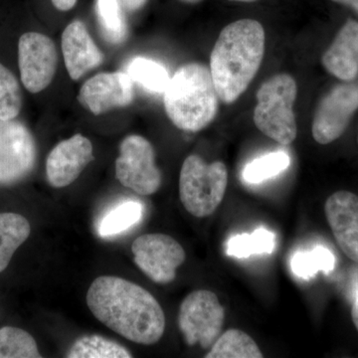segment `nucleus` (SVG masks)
Segmentation results:
<instances>
[{
  "label": "nucleus",
  "instance_id": "obj_14",
  "mask_svg": "<svg viewBox=\"0 0 358 358\" xmlns=\"http://www.w3.org/2000/svg\"><path fill=\"white\" fill-rule=\"evenodd\" d=\"M327 222L338 246L348 258L358 263V196L338 192L324 205Z\"/></svg>",
  "mask_w": 358,
  "mask_h": 358
},
{
  "label": "nucleus",
  "instance_id": "obj_27",
  "mask_svg": "<svg viewBox=\"0 0 358 358\" xmlns=\"http://www.w3.org/2000/svg\"><path fill=\"white\" fill-rule=\"evenodd\" d=\"M22 106V94L15 76L0 63V120H14Z\"/></svg>",
  "mask_w": 358,
  "mask_h": 358
},
{
  "label": "nucleus",
  "instance_id": "obj_23",
  "mask_svg": "<svg viewBox=\"0 0 358 358\" xmlns=\"http://www.w3.org/2000/svg\"><path fill=\"white\" fill-rule=\"evenodd\" d=\"M294 274L301 279L310 280L320 271L329 273L336 266V257L324 246H317L310 251H299L291 261Z\"/></svg>",
  "mask_w": 358,
  "mask_h": 358
},
{
  "label": "nucleus",
  "instance_id": "obj_29",
  "mask_svg": "<svg viewBox=\"0 0 358 358\" xmlns=\"http://www.w3.org/2000/svg\"><path fill=\"white\" fill-rule=\"evenodd\" d=\"M51 1L54 7L60 11L71 10L77 3V0H51Z\"/></svg>",
  "mask_w": 358,
  "mask_h": 358
},
{
  "label": "nucleus",
  "instance_id": "obj_33",
  "mask_svg": "<svg viewBox=\"0 0 358 358\" xmlns=\"http://www.w3.org/2000/svg\"><path fill=\"white\" fill-rule=\"evenodd\" d=\"M231 1H237V2H254V1H257V0H231Z\"/></svg>",
  "mask_w": 358,
  "mask_h": 358
},
{
  "label": "nucleus",
  "instance_id": "obj_18",
  "mask_svg": "<svg viewBox=\"0 0 358 358\" xmlns=\"http://www.w3.org/2000/svg\"><path fill=\"white\" fill-rule=\"evenodd\" d=\"M143 212L145 206L138 200H124L103 214L96 225L98 234L103 238L122 234L141 222Z\"/></svg>",
  "mask_w": 358,
  "mask_h": 358
},
{
  "label": "nucleus",
  "instance_id": "obj_31",
  "mask_svg": "<svg viewBox=\"0 0 358 358\" xmlns=\"http://www.w3.org/2000/svg\"><path fill=\"white\" fill-rule=\"evenodd\" d=\"M352 317L353 324L358 331V291L357 292V296H355V303H353L352 308Z\"/></svg>",
  "mask_w": 358,
  "mask_h": 358
},
{
  "label": "nucleus",
  "instance_id": "obj_12",
  "mask_svg": "<svg viewBox=\"0 0 358 358\" xmlns=\"http://www.w3.org/2000/svg\"><path fill=\"white\" fill-rule=\"evenodd\" d=\"M78 99L94 115L105 114L133 103L134 82L126 72L100 73L82 86Z\"/></svg>",
  "mask_w": 358,
  "mask_h": 358
},
{
  "label": "nucleus",
  "instance_id": "obj_7",
  "mask_svg": "<svg viewBox=\"0 0 358 358\" xmlns=\"http://www.w3.org/2000/svg\"><path fill=\"white\" fill-rule=\"evenodd\" d=\"M115 176L124 187L140 195H152L159 189L162 174L155 166L152 143L141 136H129L120 145Z\"/></svg>",
  "mask_w": 358,
  "mask_h": 358
},
{
  "label": "nucleus",
  "instance_id": "obj_8",
  "mask_svg": "<svg viewBox=\"0 0 358 358\" xmlns=\"http://www.w3.org/2000/svg\"><path fill=\"white\" fill-rule=\"evenodd\" d=\"M134 261L157 284H169L185 263V249L173 237L162 233L141 235L131 245Z\"/></svg>",
  "mask_w": 358,
  "mask_h": 358
},
{
  "label": "nucleus",
  "instance_id": "obj_21",
  "mask_svg": "<svg viewBox=\"0 0 358 358\" xmlns=\"http://www.w3.org/2000/svg\"><path fill=\"white\" fill-rule=\"evenodd\" d=\"M68 358H131L133 355L120 343L92 334L78 338L68 350Z\"/></svg>",
  "mask_w": 358,
  "mask_h": 358
},
{
  "label": "nucleus",
  "instance_id": "obj_6",
  "mask_svg": "<svg viewBox=\"0 0 358 358\" xmlns=\"http://www.w3.org/2000/svg\"><path fill=\"white\" fill-rule=\"evenodd\" d=\"M225 310L213 292H192L181 303L178 327L189 346L210 348L222 331Z\"/></svg>",
  "mask_w": 358,
  "mask_h": 358
},
{
  "label": "nucleus",
  "instance_id": "obj_19",
  "mask_svg": "<svg viewBox=\"0 0 358 358\" xmlns=\"http://www.w3.org/2000/svg\"><path fill=\"white\" fill-rule=\"evenodd\" d=\"M206 358H262L263 353L255 341L239 329H229L210 348Z\"/></svg>",
  "mask_w": 358,
  "mask_h": 358
},
{
  "label": "nucleus",
  "instance_id": "obj_13",
  "mask_svg": "<svg viewBox=\"0 0 358 358\" xmlns=\"http://www.w3.org/2000/svg\"><path fill=\"white\" fill-rule=\"evenodd\" d=\"M94 159L93 145L86 136L77 134L59 143L46 162V176L53 187L72 185Z\"/></svg>",
  "mask_w": 358,
  "mask_h": 358
},
{
  "label": "nucleus",
  "instance_id": "obj_24",
  "mask_svg": "<svg viewBox=\"0 0 358 358\" xmlns=\"http://www.w3.org/2000/svg\"><path fill=\"white\" fill-rule=\"evenodd\" d=\"M41 357L31 334L18 327L0 329V358Z\"/></svg>",
  "mask_w": 358,
  "mask_h": 358
},
{
  "label": "nucleus",
  "instance_id": "obj_26",
  "mask_svg": "<svg viewBox=\"0 0 358 358\" xmlns=\"http://www.w3.org/2000/svg\"><path fill=\"white\" fill-rule=\"evenodd\" d=\"M96 11L105 38L110 43L124 41L128 29L119 0H96Z\"/></svg>",
  "mask_w": 358,
  "mask_h": 358
},
{
  "label": "nucleus",
  "instance_id": "obj_32",
  "mask_svg": "<svg viewBox=\"0 0 358 358\" xmlns=\"http://www.w3.org/2000/svg\"><path fill=\"white\" fill-rule=\"evenodd\" d=\"M179 1L183 2V3L194 4L199 3V2L202 1V0H179Z\"/></svg>",
  "mask_w": 358,
  "mask_h": 358
},
{
  "label": "nucleus",
  "instance_id": "obj_11",
  "mask_svg": "<svg viewBox=\"0 0 358 358\" xmlns=\"http://www.w3.org/2000/svg\"><path fill=\"white\" fill-rule=\"evenodd\" d=\"M18 62L25 88L31 93H39L55 76L58 62L55 44L41 33H25L18 43Z\"/></svg>",
  "mask_w": 358,
  "mask_h": 358
},
{
  "label": "nucleus",
  "instance_id": "obj_10",
  "mask_svg": "<svg viewBox=\"0 0 358 358\" xmlns=\"http://www.w3.org/2000/svg\"><path fill=\"white\" fill-rule=\"evenodd\" d=\"M36 155L34 138L24 124L0 120V185L24 179L34 169Z\"/></svg>",
  "mask_w": 358,
  "mask_h": 358
},
{
  "label": "nucleus",
  "instance_id": "obj_4",
  "mask_svg": "<svg viewBox=\"0 0 358 358\" xmlns=\"http://www.w3.org/2000/svg\"><path fill=\"white\" fill-rule=\"evenodd\" d=\"M296 83L288 74H278L266 81L257 92L254 122L268 138L289 145L296 138L294 103Z\"/></svg>",
  "mask_w": 358,
  "mask_h": 358
},
{
  "label": "nucleus",
  "instance_id": "obj_25",
  "mask_svg": "<svg viewBox=\"0 0 358 358\" xmlns=\"http://www.w3.org/2000/svg\"><path fill=\"white\" fill-rule=\"evenodd\" d=\"M291 159L285 152H270L252 160L245 166L242 176L250 185H259L279 176L288 169Z\"/></svg>",
  "mask_w": 358,
  "mask_h": 358
},
{
  "label": "nucleus",
  "instance_id": "obj_3",
  "mask_svg": "<svg viewBox=\"0 0 358 358\" xmlns=\"http://www.w3.org/2000/svg\"><path fill=\"white\" fill-rule=\"evenodd\" d=\"M218 100L210 70L199 63L179 68L164 91L167 117L178 129L192 133L215 119Z\"/></svg>",
  "mask_w": 358,
  "mask_h": 358
},
{
  "label": "nucleus",
  "instance_id": "obj_9",
  "mask_svg": "<svg viewBox=\"0 0 358 358\" xmlns=\"http://www.w3.org/2000/svg\"><path fill=\"white\" fill-rule=\"evenodd\" d=\"M358 110V81L336 85L320 101L313 117V138L329 145L345 133L353 114Z\"/></svg>",
  "mask_w": 358,
  "mask_h": 358
},
{
  "label": "nucleus",
  "instance_id": "obj_15",
  "mask_svg": "<svg viewBox=\"0 0 358 358\" xmlns=\"http://www.w3.org/2000/svg\"><path fill=\"white\" fill-rule=\"evenodd\" d=\"M62 50L69 76L79 80L103 62V55L90 36L84 23L73 21L62 34Z\"/></svg>",
  "mask_w": 358,
  "mask_h": 358
},
{
  "label": "nucleus",
  "instance_id": "obj_1",
  "mask_svg": "<svg viewBox=\"0 0 358 358\" xmlns=\"http://www.w3.org/2000/svg\"><path fill=\"white\" fill-rule=\"evenodd\" d=\"M87 305L99 322L138 345H155L166 331V315L147 289L115 275L92 282Z\"/></svg>",
  "mask_w": 358,
  "mask_h": 358
},
{
  "label": "nucleus",
  "instance_id": "obj_20",
  "mask_svg": "<svg viewBox=\"0 0 358 358\" xmlns=\"http://www.w3.org/2000/svg\"><path fill=\"white\" fill-rule=\"evenodd\" d=\"M126 73L134 83L140 85L150 93H164L169 83V71L157 61L136 57L129 61Z\"/></svg>",
  "mask_w": 358,
  "mask_h": 358
},
{
  "label": "nucleus",
  "instance_id": "obj_30",
  "mask_svg": "<svg viewBox=\"0 0 358 358\" xmlns=\"http://www.w3.org/2000/svg\"><path fill=\"white\" fill-rule=\"evenodd\" d=\"M331 1L350 7L352 10H355L358 14V0H331Z\"/></svg>",
  "mask_w": 358,
  "mask_h": 358
},
{
  "label": "nucleus",
  "instance_id": "obj_22",
  "mask_svg": "<svg viewBox=\"0 0 358 358\" xmlns=\"http://www.w3.org/2000/svg\"><path fill=\"white\" fill-rule=\"evenodd\" d=\"M275 236L265 228H259L251 234H239L227 242V255L236 258H248L252 255L271 254L274 251Z\"/></svg>",
  "mask_w": 358,
  "mask_h": 358
},
{
  "label": "nucleus",
  "instance_id": "obj_28",
  "mask_svg": "<svg viewBox=\"0 0 358 358\" xmlns=\"http://www.w3.org/2000/svg\"><path fill=\"white\" fill-rule=\"evenodd\" d=\"M120 2L127 10L133 13V11L140 10L141 8H143L148 0H120Z\"/></svg>",
  "mask_w": 358,
  "mask_h": 358
},
{
  "label": "nucleus",
  "instance_id": "obj_16",
  "mask_svg": "<svg viewBox=\"0 0 358 358\" xmlns=\"http://www.w3.org/2000/svg\"><path fill=\"white\" fill-rule=\"evenodd\" d=\"M324 69L341 81L358 76V21L348 20L322 57Z\"/></svg>",
  "mask_w": 358,
  "mask_h": 358
},
{
  "label": "nucleus",
  "instance_id": "obj_2",
  "mask_svg": "<svg viewBox=\"0 0 358 358\" xmlns=\"http://www.w3.org/2000/svg\"><path fill=\"white\" fill-rule=\"evenodd\" d=\"M265 30L254 20L235 21L219 35L210 56V73L219 99L235 102L260 69Z\"/></svg>",
  "mask_w": 358,
  "mask_h": 358
},
{
  "label": "nucleus",
  "instance_id": "obj_5",
  "mask_svg": "<svg viewBox=\"0 0 358 358\" xmlns=\"http://www.w3.org/2000/svg\"><path fill=\"white\" fill-rule=\"evenodd\" d=\"M227 185V167L222 162L206 164L199 155H192L181 167L179 197L194 217H207L222 202Z\"/></svg>",
  "mask_w": 358,
  "mask_h": 358
},
{
  "label": "nucleus",
  "instance_id": "obj_17",
  "mask_svg": "<svg viewBox=\"0 0 358 358\" xmlns=\"http://www.w3.org/2000/svg\"><path fill=\"white\" fill-rule=\"evenodd\" d=\"M31 233L27 219L13 212L0 213V273L3 272L16 250L24 243Z\"/></svg>",
  "mask_w": 358,
  "mask_h": 358
}]
</instances>
